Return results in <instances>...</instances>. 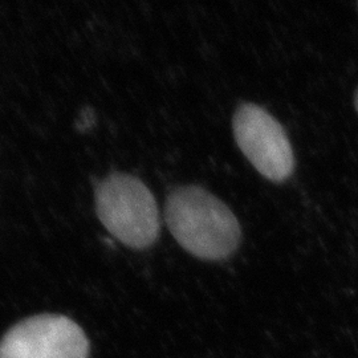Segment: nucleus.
Wrapping results in <instances>:
<instances>
[{
	"label": "nucleus",
	"instance_id": "obj_1",
	"mask_svg": "<svg viewBox=\"0 0 358 358\" xmlns=\"http://www.w3.org/2000/svg\"><path fill=\"white\" fill-rule=\"evenodd\" d=\"M165 220L179 245L202 260H224L242 241V229L234 213L199 186H182L170 192Z\"/></svg>",
	"mask_w": 358,
	"mask_h": 358
},
{
	"label": "nucleus",
	"instance_id": "obj_2",
	"mask_svg": "<svg viewBox=\"0 0 358 358\" xmlns=\"http://www.w3.org/2000/svg\"><path fill=\"white\" fill-rule=\"evenodd\" d=\"M96 213L103 227L117 241L133 250L153 245L161 232L158 206L141 179L112 173L94 192Z\"/></svg>",
	"mask_w": 358,
	"mask_h": 358
},
{
	"label": "nucleus",
	"instance_id": "obj_3",
	"mask_svg": "<svg viewBox=\"0 0 358 358\" xmlns=\"http://www.w3.org/2000/svg\"><path fill=\"white\" fill-rule=\"evenodd\" d=\"M236 145L256 170L272 182L294 174V154L288 134L275 117L255 103H242L232 118Z\"/></svg>",
	"mask_w": 358,
	"mask_h": 358
},
{
	"label": "nucleus",
	"instance_id": "obj_4",
	"mask_svg": "<svg viewBox=\"0 0 358 358\" xmlns=\"http://www.w3.org/2000/svg\"><path fill=\"white\" fill-rule=\"evenodd\" d=\"M90 343L75 321L40 315L19 322L0 343V358H88Z\"/></svg>",
	"mask_w": 358,
	"mask_h": 358
},
{
	"label": "nucleus",
	"instance_id": "obj_5",
	"mask_svg": "<svg viewBox=\"0 0 358 358\" xmlns=\"http://www.w3.org/2000/svg\"><path fill=\"white\" fill-rule=\"evenodd\" d=\"M355 106H356V110L358 113V90L356 92V97H355Z\"/></svg>",
	"mask_w": 358,
	"mask_h": 358
}]
</instances>
